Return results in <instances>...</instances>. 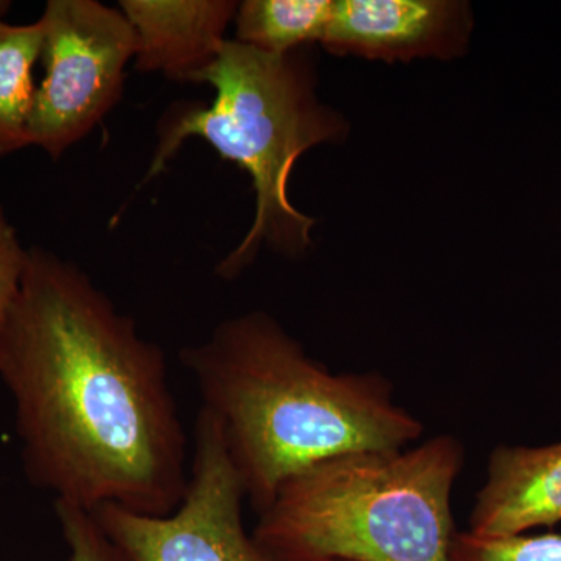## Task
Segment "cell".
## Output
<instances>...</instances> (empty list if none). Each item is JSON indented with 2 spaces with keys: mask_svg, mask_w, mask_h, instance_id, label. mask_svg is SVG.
<instances>
[{
  "mask_svg": "<svg viewBox=\"0 0 561 561\" xmlns=\"http://www.w3.org/2000/svg\"><path fill=\"white\" fill-rule=\"evenodd\" d=\"M180 359L260 515L294 476L335 456L402 449L424 426L379 373H332L264 312L224 320Z\"/></svg>",
  "mask_w": 561,
  "mask_h": 561,
  "instance_id": "obj_2",
  "label": "cell"
},
{
  "mask_svg": "<svg viewBox=\"0 0 561 561\" xmlns=\"http://www.w3.org/2000/svg\"><path fill=\"white\" fill-rule=\"evenodd\" d=\"M271 561H272V560H271ZM305 561H350V560L323 559V560H305Z\"/></svg>",
  "mask_w": 561,
  "mask_h": 561,
  "instance_id": "obj_16",
  "label": "cell"
},
{
  "mask_svg": "<svg viewBox=\"0 0 561 561\" xmlns=\"http://www.w3.org/2000/svg\"><path fill=\"white\" fill-rule=\"evenodd\" d=\"M238 5L232 0H121L136 36L133 66L175 83H195L219 57Z\"/></svg>",
  "mask_w": 561,
  "mask_h": 561,
  "instance_id": "obj_8",
  "label": "cell"
},
{
  "mask_svg": "<svg viewBox=\"0 0 561 561\" xmlns=\"http://www.w3.org/2000/svg\"><path fill=\"white\" fill-rule=\"evenodd\" d=\"M62 538L68 545V561H130L110 540L94 515L66 502H55Z\"/></svg>",
  "mask_w": 561,
  "mask_h": 561,
  "instance_id": "obj_13",
  "label": "cell"
},
{
  "mask_svg": "<svg viewBox=\"0 0 561 561\" xmlns=\"http://www.w3.org/2000/svg\"><path fill=\"white\" fill-rule=\"evenodd\" d=\"M28 249H24L18 232L0 205V324L5 320L27 265Z\"/></svg>",
  "mask_w": 561,
  "mask_h": 561,
  "instance_id": "obj_14",
  "label": "cell"
},
{
  "mask_svg": "<svg viewBox=\"0 0 561 561\" xmlns=\"http://www.w3.org/2000/svg\"><path fill=\"white\" fill-rule=\"evenodd\" d=\"M449 561H561V534L478 537L457 531Z\"/></svg>",
  "mask_w": 561,
  "mask_h": 561,
  "instance_id": "obj_12",
  "label": "cell"
},
{
  "mask_svg": "<svg viewBox=\"0 0 561 561\" xmlns=\"http://www.w3.org/2000/svg\"><path fill=\"white\" fill-rule=\"evenodd\" d=\"M332 0H247L236 11V41L271 55H287L323 39Z\"/></svg>",
  "mask_w": 561,
  "mask_h": 561,
  "instance_id": "obj_11",
  "label": "cell"
},
{
  "mask_svg": "<svg viewBox=\"0 0 561 561\" xmlns=\"http://www.w3.org/2000/svg\"><path fill=\"white\" fill-rule=\"evenodd\" d=\"M561 523V442L500 445L490 454L470 529L478 537H512Z\"/></svg>",
  "mask_w": 561,
  "mask_h": 561,
  "instance_id": "obj_9",
  "label": "cell"
},
{
  "mask_svg": "<svg viewBox=\"0 0 561 561\" xmlns=\"http://www.w3.org/2000/svg\"><path fill=\"white\" fill-rule=\"evenodd\" d=\"M195 83L213 88V102L187 103L162 122L144 183L160 175L187 139L205 140L249 173L256 195L249 232L217 265L221 278L245 271L264 245L287 256L302 253L316 220L290 202L291 171L305 151L342 133L341 119L317 99L308 62L298 51L271 55L227 39Z\"/></svg>",
  "mask_w": 561,
  "mask_h": 561,
  "instance_id": "obj_4",
  "label": "cell"
},
{
  "mask_svg": "<svg viewBox=\"0 0 561 561\" xmlns=\"http://www.w3.org/2000/svg\"><path fill=\"white\" fill-rule=\"evenodd\" d=\"M0 382L25 474L55 502L151 516L179 507L187 440L164 351L87 272L41 247L0 324Z\"/></svg>",
  "mask_w": 561,
  "mask_h": 561,
  "instance_id": "obj_1",
  "label": "cell"
},
{
  "mask_svg": "<svg viewBox=\"0 0 561 561\" xmlns=\"http://www.w3.org/2000/svg\"><path fill=\"white\" fill-rule=\"evenodd\" d=\"M39 21L46 73L36 87L28 136L60 160L124 99L136 36L119 7L98 0H49Z\"/></svg>",
  "mask_w": 561,
  "mask_h": 561,
  "instance_id": "obj_5",
  "label": "cell"
},
{
  "mask_svg": "<svg viewBox=\"0 0 561 561\" xmlns=\"http://www.w3.org/2000/svg\"><path fill=\"white\" fill-rule=\"evenodd\" d=\"M463 467L449 434L342 454L284 483L251 534L272 561H449Z\"/></svg>",
  "mask_w": 561,
  "mask_h": 561,
  "instance_id": "obj_3",
  "label": "cell"
},
{
  "mask_svg": "<svg viewBox=\"0 0 561 561\" xmlns=\"http://www.w3.org/2000/svg\"><path fill=\"white\" fill-rule=\"evenodd\" d=\"M41 21L14 25L0 20V158L32 146L28 136L36 84L33 68L43 55Z\"/></svg>",
  "mask_w": 561,
  "mask_h": 561,
  "instance_id": "obj_10",
  "label": "cell"
},
{
  "mask_svg": "<svg viewBox=\"0 0 561 561\" xmlns=\"http://www.w3.org/2000/svg\"><path fill=\"white\" fill-rule=\"evenodd\" d=\"M245 501L219 424L201 409L190 482L171 515H142L117 505L91 513L130 561H271L245 529Z\"/></svg>",
  "mask_w": 561,
  "mask_h": 561,
  "instance_id": "obj_6",
  "label": "cell"
},
{
  "mask_svg": "<svg viewBox=\"0 0 561 561\" xmlns=\"http://www.w3.org/2000/svg\"><path fill=\"white\" fill-rule=\"evenodd\" d=\"M463 11L442 0H339L321 44L373 60L449 57L463 43Z\"/></svg>",
  "mask_w": 561,
  "mask_h": 561,
  "instance_id": "obj_7",
  "label": "cell"
},
{
  "mask_svg": "<svg viewBox=\"0 0 561 561\" xmlns=\"http://www.w3.org/2000/svg\"><path fill=\"white\" fill-rule=\"evenodd\" d=\"M10 5L11 3L7 2V0H0V20H3V16L9 13Z\"/></svg>",
  "mask_w": 561,
  "mask_h": 561,
  "instance_id": "obj_15",
  "label": "cell"
}]
</instances>
